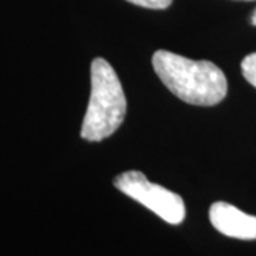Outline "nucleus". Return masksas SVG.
I'll return each instance as SVG.
<instances>
[{"label":"nucleus","mask_w":256,"mask_h":256,"mask_svg":"<svg viewBox=\"0 0 256 256\" xmlns=\"http://www.w3.org/2000/svg\"><path fill=\"white\" fill-rule=\"evenodd\" d=\"M152 67L170 92L192 106H216L228 92L224 72L208 60H191L158 50L152 56Z\"/></svg>","instance_id":"f257e3e1"},{"label":"nucleus","mask_w":256,"mask_h":256,"mask_svg":"<svg viewBox=\"0 0 256 256\" xmlns=\"http://www.w3.org/2000/svg\"><path fill=\"white\" fill-rule=\"evenodd\" d=\"M127 114V98L111 64L97 57L92 63V94L82 120V137L102 141L112 136Z\"/></svg>","instance_id":"f03ea898"},{"label":"nucleus","mask_w":256,"mask_h":256,"mask_svg":"<svg viewBox=\"0 0 256 256\" xmlns=\"http://www.w3.org/2000/svg\"><path fill=\"white\" fill-rule=\"evenodd\" d=\"M116 188L146 208L152 210L168 224L180 225L185 220V204L175 192L150 182L140 171H127L114 180Z\"/></svg>","instance_id":"7ed1b4c3"},{"label":"nucleus","mask_w":256,"mask_h":256,"mask_svg":"<svg viewBox=\"0 0 256 256\" xmlns=\"http://www.w3.org/2000/svg\"><path fill=\"white\" fill-rule=\"evenodd\" d=\"M212 226L229 238L256 239V216L248 215L228 202H215L210 208Z\"/></svg>","instance_id":"20e7f679"},{"label":"nucleus","mask_w":256,"mask_h":256,"mask_svg":"<svg viewBox=\"0 0 256 256\" xmlns=\"http://www.w3.org/2000/svg\"><path fill=\"white\" fill-rule=\"evenodd\" d=\"M240 68H242V74L246 78V82L256 88V53L246 56L242 60Z\"/></svg>","instance_id":"39448f33"},{"label":"nucleus","mask_w":256,"mask_h":256,"mask_svg":"<svg viewBox=\"0 0 256 256\" xmlns=\"http://www.w3.org/2000/svg\"><path fill=\"white\" fill-rule=\"evenodd\" d=\"M132 4H137L141 8H146V9H156L162 10L171 6L172 0H127Z\"/></svg>","instance_id":"423d86ee"},{"label":"nucleus","mask_w":256,"mask_h":256,"mask_svg":"<svg viewBox=\"0 0 256 256\" xmlns=\"http://www.w3.org/2000/svg\"><path fill=\"white\" fill-rule=\"evenodd\" d=\"M250 23L256 26V9L254 10V13H252V18H250Z\"/></svg>","instance_id":"0eeeda50"},{"label":"nucleus","mask_w":256,"mask_h":256,"mask_svg":"<svg viewBox=\"0 0 256 256\" xmlns=\"http://www.w3.org/2000/svg\"><path fill=\"white\" fill-rule=\"evenodd\" d=\"M244 2H252V0H244Z\"/></svg>","instance_id":"6e6552de"}]
</instances>
